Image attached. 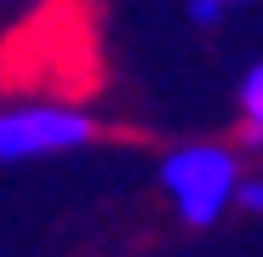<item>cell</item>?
<instances>
[{"label": "cell", "instance_id": "1", "mask_svg": "<svg viewBox=\"0 0 263 257\" xmlns=\"http://www.w3.org/2000/svg\"><path fill=\"white\" fill-rule=\"evenodd\" d=\"M160 194L172 200V211L189 223V229H212L240 194V154L223 143H183L160 160Z\"/></svg>", "mask_w": 263, "mask_h": 257}, {"label": "cell", "instance_id": "2", "mask_svg": "<svg viewBox=\"0 0 263 257\" xmlns=\"http://www.w3.org/2000/svg\"><path fill=\"white\" fill-rule=\"evenodd\" d=\"M98 143V120L58 103V97H34V103H6L0 109V166H23V160H46Z\"/></svg>", "mask_w": 263, "mask_h": 257}, {"label": "cell", "instance_id": "3", "mask_svg": "<svg viewBox=\"0 0 263 257\" xmlns=\"http://www.w3.org/2000/svg\"><path fill=\"white\" fill-rule=\"evenodd\" d=\"M240 143L263 149V57L246 69L240 80Z\"/></svg>", "mask_w": 263, "mask_h": 257}, {"label": "cell", "instance_id": "4", "mask_svg": "<svg viewBox=\"0 0 263 257\" xmlns=\"http://www.w3.org/2000/svg\"><path fill=\"white\" fill-rule=\"evenodd\" d=\"M183 12H189V23L195 29H212V23H223V0H183Z\"/></svg>", "mask_w": 263, "mask_h": 257}, {"label": "cell", "instance_id": "5", "mask_svg": "<svg viewBox=\"0 0 263 257\" xmlns=\"http://www.w3.org/2000/svg\"><path fill=\"white\" fill-rule=\"evenodd\" d=\"M240 211H252V218H263V171H252V177H240V194H235Z\"/></svg>", "mask_w": 263, "mask_h": 257}, {"label": "cell", "instance_id": "6", "mask_svg": "<svg viewBox=\"0 0 263 257\" xmlns=\"http://www.w3.org/2000/svg\"><path fill=\"white\" fill-rule=\"evenodd\" d=\"M223 6H240V0H223Z\"/></svg>", "mask_w": 263, "mask_h": 257}]
</instances>
